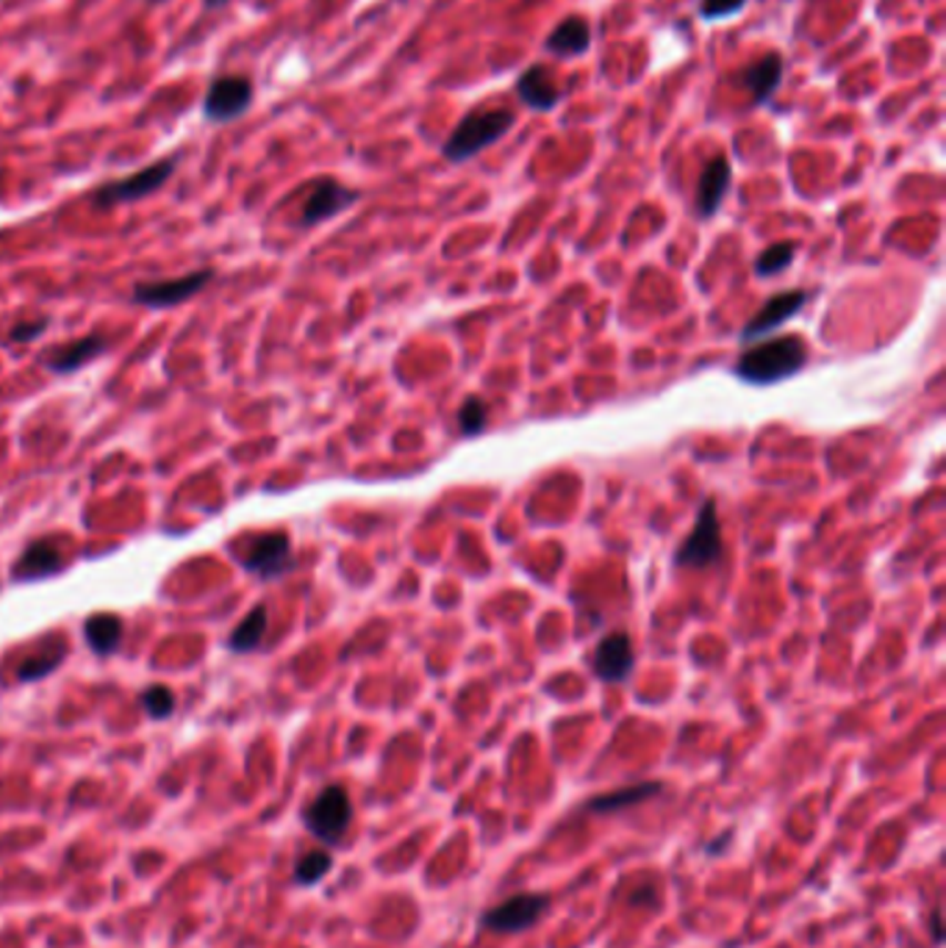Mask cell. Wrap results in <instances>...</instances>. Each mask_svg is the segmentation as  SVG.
Masks as SVG:
<instances>
[{
    "instance_id": "obj_16",
    "label": "cell",
    "mask_w": 946,
    "mask_h": 948,
    "mask_svg": "<svg viewBox=\"0 0 946 948\" xmlns=\"http://www.w3.org/2000/svg\"><path fill=\"white\" fill-rule=\"evenodd\" d=\"M783 55L777 50H769L763 53L755 64H750L746 70H741L739 83L752 94V105H766L774 98L777 86L783 83Z\"/></svg>"
},
{
    "instance_id": "obj_26",
    "label": "cell",
    "mask_w": 946,
    "mask_h": 948,
    "mask_svg": "<svg viewBox=\"0 0 946 948\" xmlns=\"http://www.w3.org/2000/svg\"><path fill=\"white\" fill-rule=\"evenodd\" d=\"M486 421H489V405L480 397L464 399L461 410H458V427H461L464 436H478L486 427Z\"/></svg>"
},
{
    "instance_id": "obj_3",
    "label": "cell",
    "mask_w": 946,
    "mask_h": 948,
    "mask_svg": "<svg viewBox=\"0 0 946 948\" xmlns=\"http://www.w3.org/2000/svg\"><path fill=\"white\" fill-rule=\"evenodd\" d=\"M236 560L251 577L264 582H275L292 571V538L286 532H258L240 541Z\"/></svg>"
},
{
    "instance_id": "obj_18",
    "label": "cell",
    "mask_w": 946,
    "mask_h": 948,
    "mask_svg": "<svg viewBox=\"0 0 946 948\" xmlns=\"http://www.w3.org/2000/svg\"><path fill=\"white\" fill-rule=\"evenodd\" d=\"M517 94L528 109L533 111H552L563 100L561 89L552 83V78L547 75L545 64H533L517 78Z\"/></svg>"
},
{
    "instance_id": "obj_30",
    "label": "cell",
    "mask_w": 946,
    "mask_h": 948,
    "mask_svg": "<svg viewBox=\"0 0 946 948\" xmlns=\"http://www.w3.org/2000/svg\"><path fill=\"white\" fill-rule=\"evenodd\" d=\"M225 3H228V0H203V9L214 11V9H223Z\"/></svg>"
},
{
    "instance_id": "obj_22",
    "label": "cell",
    "mask_w": 946,
    "mask_h": 948,
    "mask_svg": "<svg viewBox=\"0 0 946 948\" xmlns=\"http://www.w3.org/2000/svg\"><path fill=\"white\" fill-rule=\"evenodd\" d=\"M64 658H68L64 646L51 649V652L31 654V658H26L23 663H20L18 680L20 682H40V680H45L48 674H53V671H57L59 665L64 663Z\"/></svg>"
},
{
    "instance_id": "obj_1",
    "label": "cell",
    "mask_w": 946,
    "mask_h": 948,
    "mask_svg": "<svg viewBox=\"0 0 946 948\" xmlns=\"http://www.w3.org/2000/svg\"><path fill=\"white\" fill-rule=\"evenodd\" d=\"M517 125V114L506 105H495V109H472L461 116L447 142L441 144V155L452 164H464V161L475 159L484 153L486 147L500 142L511 128Z\"/></svg>"
},
{
    "instance_id": "obj_25",
    "label": "cell",
    "mask_w": 946,
    "mask_h": 948,
    "mask_svg": "<svg viewBox=\"0 0 946 948\" xmlns=\"http://www.w3.org/2000/svg\"><path fill=\"white\" fill-rule=\"evenodd\" d=\"M794 255H796L794 242L772 244V247H766L761 255H757L755 272L757 275H777V272H783L785 266H791Z\"/></svg>"
},
{
    "instance_id": "obj_24",
    "label": "cell",
    "mask_w": 946,
    "mask_h": 948,
    "mask_svg": "<svg viewBox=\"0 0 946 948\" xmlns=\"http://www.w3.org/2000/svg\"><path fill=\"white\" fill-rule=\"evenodd\" d=\"M140 704L142 710H145L151 718H170V715L175 713V693L170 691L167 685H148L145 691L140 693Z\"/></svg>"
},
{
    "instance_id": "obj_29",
    "label": "cell",
    "mask_w": 946,
    "mask_h": 948,
    "mask_svg": "<svg viewBox=\"0 0 946 948\" xmlns=\"http://www.w3.org/2000/svg\"><path fill=\"white\" fill-rule=\"evenodd\" d=\"M933 935L940 940V909H933Z\"/></svg>"
},
{
    "instance_id": "obj_2",
    "label": "cell",
    "mask_w": 946,
    "mask_h": 948,
    "mask_svg": "<svg viewBox=\"0 0 946 948\" xmlns=\"http://www.w3.org/2000/svg\"><path fill=\"white\" fill-rule=\"evenodd\" d=\"M807 360V347L800 336H780L746 349L735 360V375L752 386H772L785 377L802 371Z\"/></svg>"
},
{
    "instance_id": "obj_11",
    "label": "cell",
    "mask_w": 946,
    "mask_h": 948,
    "mask_svg": "<svg viewBox=\"0 0 946 948\" xmlns=\"http://www.w3.org/2000/svg\"><path fill=\"white\" fill-rule=\"evenodd\" d=\"M109 347H112V342L103 333H90V336L75 338V342L51 347L42 355V364L53 375H73V371H81L87 364L106 355Z\"/></svg>"
},
{
    "instance_id": "obj_19",
    "label": "cell",
    "mask_w": 946,
    "mask_h": 948,
    "mask_svg": "<svg viewBox=\"0 0 946 948\" xmlns=\"http://www.w3.org/2000/svg\"><path fill=\"white\" fill-rule=\"evenodd\" d=\"M125 624L120 615L114 613H95L90 619H84V641L87 646L95 654L106 658V654L118 652L120 643H123Z\"/></svg>"
},
{
    "instance_id": "obj_27",
    "label": "cell",
    "mask_w": 946,
    "mask_h": 948,
    "mask_svg": "<svg viewBox=\"0 0 946 948\" xmlns=\"http://www.w3.org/2000/svg\"><path fill=\"white\" fill-rule=\"evenodd\" d=\"M750 0H702L700 17L702 20H728L735 17L739 11H744V6Z\"/></svg>"
},
{
    "instance_id": "obj_12",
    "label": "cell",
    "mask_w": 946,
    "mask_h": 948,
    "mask_svg": "<svg viewBox=\"0 0 946 948\" xmlns=\"http://www.w3.org/2000/svg\"><path fill=\"white\" fill-rule=\"evenodd\" d=\"M807 299H811V294L805 292V288H794V292H780L774 294L772 299H769L766 305H763L761 310H757L755 316H752L750 322H746V327L741 330V342H761L763 336H769L772 330H777L780 325H783L785 319H791V316L800 314L802 308L807 305Z\"/></svg>"
},
{
    "instance_id": "obj_5",
    "label": "cell",
    "mask_w": 946,
    "mask_h": 948,
    "mask_svg": "<svg viewBox=\"0 0 946 948\" xmlns=\"http://www.w3.org/2000/svg\"><path fill=\"white\" fill-rule=\"evenodd\" d=\"M353 820V802L342 785H328L303 809V824L317 840L336 846Z\"/></svg>"
},
{
    "instance_id": "obj_9",
    "label": "cell",
    "mask_w": 946,
    "mask_h": 948,
    "mask_svg": "<svg viewBox=\"0 0 946 948\" xmlns=\"http://www.w3.org/2000/svg\"><path fill=\"white\" fill-rule=\"evenodd\" d=\"M212 277H214V269H195L190 272V275L173 277V281L136 283V286L131 288V297H134L136 305H145V308H153V310L175 308V305L195 297V294L201 292Z\"/></svg>"
},
{
    "instance_id": "obj_13",
    "label": "cell",
    "mask_w": 946,
    "mask_h": 948,
    "mask_svg": "<svg viewBox=\"0 0 946 948\" xmlns=\"http://www.w3.org/2000/svg\"><path fill=\"white\" fill-rule=\"evenodd\" d=\"M64 565H68V558H64L62 543L51 541V538H37V541H31L29 547L23 549V554L14 560L12 580L18 582L45 580V577L59 574Z\"/></svg>"
},
{
    "instance_id": "obj_20",
    "label": "cell",
    "mask_w": 946,
    "mask_h": 948,
    "mask_svg": "<svg viewBox=\"0 0 946 948\" xmlns=\"http://www.w3.org/2000/svg\"><path fill=\"white\" fill-rule=\"evenodd\" d=\"M661 791H663L661 782H639V785H628L611 793H600V796H594L589 804H586V809H589V813H617V809L650 802V798H655Z\"/></svg>"
},
{
    "instance_id": "obj_17",
    "label": "cell",
    "mask_w": 946,
    "mask_h": 948,
    "mask_svg": "<svg viewBox=\"0 0 946 948\" xmlns=\"http://www.w3.org/2000/svg\"><path fill=\"white\" fill-rule=\"evenodd\" d=\"M591 48V26L583 17H563L550 37L545 39V50L556 59H578V55L589 53Z\"/></svg>"
},
{
    "instance_id": "obj_10",
    "label": "cell",
    "mask_w": 946,
    "mask_h": 948,
    "mask_svg": "<svg viewBox=\"0 0 946 948\" xmlns=\"http://www.w3.org/2000/svg\"><path fill=\"white\" fill-rule=\"evenodd\" d=\"M358 197H362V194H358L356 188L345 186V183L334 181V177H319V181L308 188V197L301 208V225H323V222L334 220L342 211L356 205Z\"/></svg>"
},
{
    "instance_id": "obj_14",
    "label": "cell",
    "mask_w": 946,
    "mask_h": 948,
    "mask_svg": "<svg viewBox=\"0 0 946 948\" xmlns=\"http://www.w3.org/2000/svg\"><path fill=\"white\" fill-rule=\"evenodd\" d=\"M635 665L633 643L624 632H611L597 643L591 654V669L602 682H624Z\"/></svg>"
},
{
    "instance_id": "obj_8",
    "label": "cell",
    "mask_w": 946,
    "mask_h": 948,
    "mask_svg": "<svg viewBox=\"0 0 946 948\" xmlns=\"http://www.w3.org/2000/svg\"><path fill=\"white\" fill-rule=\"evenodd\" d=\"M256 98V86L247 75H220L203 98V114L208 122H234L245 114Z\"/></svg>"
},
{
    "instance_id": "obj_4",
    "label": "cell",
    "mask_w": 946,
    "mask_h": 948,
    "mask_svg": "<svg viewBox=\"0 0 946 948\" xmlns=\"http://www.w3.org/2000/svg\"><path fill=\"white\" fill-rule=\"evenodd\" d=\"M175 166H179V159L170 155V159L153 161V164L131 172V175L120 177V181L103 183V186H98L95 192L90 194L92 205H95V208H114V205L136 203V200L151 197V194H156L159 188L175 175Z\"/></svg>"
},
{
    "instance_id": "obj_28",
    "label": "cell",
    "mask_w": 946,
    "mask_h": 948,
    "mask_svg": "<svg viewBox=\"0 0 946 948\" xmlns=\"http://www.w3.org/2000/svg\"><path fill=\"white\" fill-rule=\"evenodd\" d=\"M48 330V319H34V322H20V325L12 327V333H9V342L14 344H29L37 342V338L42 336V333Z\"/></svg>"
},
{
    "instance_id": "obj_23",
    "label": "cell",
    "mask_w": 946,
    "mask_h": 948,
    "mask_svg": "<svg viewBox=\"0 0 946 948\" xmlns=\"http://www.w3.org/2000/svg\"><path fill=\"white\" fill-rule=\"evenodd\" d=\"M334 868V857H330L325 848H314V852L303 854L301 863L295 868V881L297 885H317L319 879L328 876V870Z\"/></svg>"
},
{
    "instance_id": "obj_15",
    "label": "cell",
    "mask_w": 946,
    "mask_h": 948,
    "mask_svg": "<svg viewBox=\"0 0 946 948\" xmlns=\"http://www.w3.org/2000/svg\"><path fill=\"white\" fill-rule=\"evenodd\" d=\"M730 181H733V166H730L728 155H713L702 166L700 181H696V214H700V220H711L719 214Z\"/></svg>"
},
{
    "instance_id": "obj_7",
    "label": "cell",
    "mask_w": 946,
    "mask_h": 948,
    "mask_svg": "<svg viewBox=\"0 0 946 948\" xmlns=\"http://www.w3.org/2000/svg\"><path fill=\"white\" fill-rule=\"evenodd\" d=\"M547 907H550L547 893H517V896L486 909L480 915V926L489 931H500V935H517V931H525L539 924L545 918Z\"/></svg>"
},
{
    "instance_id": "obj_6",
    "label": "cell",
    "mask_w": 946,
    "mask_h": 948,
    "mask_svg": "<svg viewBox=\"0 0 946 948\" xmlns=\"http://www.w3.org/2000/svg\"><path fill=\"white\" fill-rule=\"evenodd\" d=\"M724 554L722 547V527H719L716 502L705 499L696 513L694 530L683 541V547L674 552V565L680 569H705V565L719 563Z\"/></svg>"
},
{
    "instance_id": "obj_21",
    "label": "cell",
    "mask_w": 946,
    "mask_h": 948,
    "mask_svg": "<svg viewBox=\"0 0 946 948\" xmlns=\"http://www.w3.org/2000/svg\"><path fill=\"white\" fill-rule=\"evenodd\" d=\"M264 635H267V608L256 604V608L234 626V632L228 635V649L234 654L256 652L264 643Z\"/></svg>"
}]
</instances>
